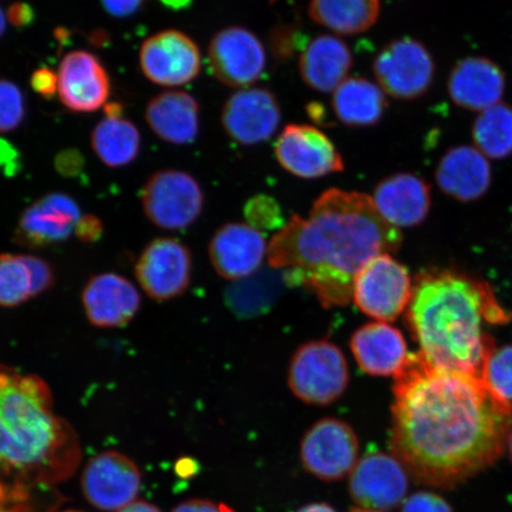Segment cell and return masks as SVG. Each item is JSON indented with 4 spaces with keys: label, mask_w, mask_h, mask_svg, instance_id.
<instances>
[{
    "label": "cell",
    "mask_w": 512,
    "mask_h": 512,
    "mask_svg": "<svg viewBox=\"0 0 512 512\" xmlns=\"http://www.w3.org/2000/svg\"><path fill=\"white\" fill-rule=\"evenodd\" d=\"M0 512H32V510L19 492L8 491L0 486Z\"/></svg>",
    "instance_id": "cell-41"
},
{
    "label": "cell",
    "mask_w": 512,
    "mask_h": 512,
    "mask_svg": "<svg viewBox=\"0 0 512 512\" xmlns=\"http://www.w3.org/2000/svg\"><path fill=\"white\" fill-rule=\"evenodd\" d=\"M352 54L341 38L320 35L307 44L299 57V73L306 86L317 92H334L348 79Z\"/></svg>",
    "instance_id": "cell-26"
},
{
    "label": "cell",
    "mask_w": 512,
    "mask_h": 512,
    "mask_svg": "<svg viewBox=\"0 0 512 512\" xmlns=\"http://www.w3.org/2000/svg\"><path fill=\"white\" fill-rule=\"evenodd\" d=\"M260 272L251 277L235 281L226 293L229 309L241 318L264 315L277 299L280 285H286L284 273Z\"/></svg>",
    "instance_id": "cell-30"
},
{
    "label": "cell",
    "mask_w": 512,
    "mask_h": 512,
    "mask_svg": "<svg viewBox=\"0 0 512 512\" xmlns=\"http://www.w3.org/2000/svg\"><path fill=\"white\" fill-rule=\"evenodd\" d=\"M63 512H82V511L68 510V511H63Z\"/></svg>",
    "instance_id": "cell-53"
},
{
    "label": "cell",
    "mask_w": 512,
    "mask_h": 512,
    "mask_svg": "<svg viewBox=\"0 0 512 512\" xmlns=\"http://www.w3.org/2000/svg\"><path fill=\"white\" fill-rule=\"evenodd\" d=\"M79 459L76 435L54 414L48 384L0 366V469L50 484L72 475Z\"/></svg>",
    "instance_id": "cell-4"
},
{
    "label": "cell",
    "mask_w": 512,
    "mask_h": 512,
    "mask_svg": "<svg viewBox=\"0 0 512 512\" xmlns=\"http://www.w3.org/2000/svg\"><path fill=\"white\" fill-rule=\"evenodd\" d=\"M350 512H382V511L369 510V509H363V508H354V509H351Z\"/></svg>",
    "instance_id": "cell-52"
},
{
    "label": "cell",
    "mask_w": 512,
    "mask_h": 512,
    "mask_svg": "<svg viewBox=\"0 0 512 512\" xmlns=\"http://www.w3.org/2000/svg\"><path fill=\"white\" fill-rule=\"evenodd\" d=\"M473 140L484 156L504 159L512 155V108L497 104L480 113L472 130Z\"/></svg>",
    "instance_id": "cell-31"
},
{
    "label": "cell",
    "mask_w": 512,
    "mask_h": 512,
    "mask_svg": "<svg viewBox=\"0 0 512 512\" xmlns=\"http://www.w3.org/2000/svg\"><path fill=\"white\" fill-rule=\"evenodd\" d=\"M208 59L211 73L223 85L248 88L266 68V51L260 38L241 27L223 29L211 38Z\"/></svg>",
    "instance_id": "cell-12"
},
{
    "label": "cell",
    "mask_w": 512,
    "mask_h": 512,
    "mask_svg": "<svg viewBox=\"0 0 512 512\" xmlns=\"http://www.w3.org/2000/svg\"><path fill=\"white\" fill-rule=\"evenodd\" d=\"M31 87L44 99H53L57 94V73L48 68L37 69L31 76Z\"/></svg>",
    "instance_id": "cell-38"
},
{
    "label": "cell",
    "mask_w": 512,
    "mask_h": 512,
    "mask_svg": "<svg viewBox=\"0 0 512 512\" xmlns=\"http://www.w3.org/2000/svg\"><path fill=\"white\" fill-rule=\"evenodd\" d=\"M145 78L162 87H181L194 81L202 68L201 51L190 36L168 29L150 36L139 51Z\"/></svg>",
    "instance_id": "cell-10"
},
{
    "label": "cell",
    "mask_w": 512,
    "mask_h": 512,
    "mask_svg": "<svg viewBox=\"0 0 512 512\" xmlns=\"http://www.w3.org/2000/svg\"><path fill=\"white\" fill-rule=\"evenodd\" d=\"M32 298V280L23 255L0 254V306L16 307Z\"/></svg>",
    "instance_id": "cell-32"
},
{
    "label": "cell",
    "mask_w": 512,
    "mask_h": 512,
    "mask_svg": "<svg viewBox=\"0 0 512 512\" xmlns=\"http://www.w3.org/2000/svg\"><path fill=\"white\" fill-rule=\"evenodd\" d=\"M508 317L488 285L444 271L416 281L406 322L420 354L434 368L482 377L486 358L495 348L483 323H502Z\"/></svg>",
    "instance_id": "cell-3"
},
{
    "label": "cell",
    "mask_w": 512,
    "mask_h": 512,
    "mask_svg": "<svg viewBox=\"0 0 512 512\" xmlns=\"http://www.w3.org/2000/svg\"><path fill=\"white\" fill-rule=\"evenodd\" d=\"M57 170L61 172V174L66 176L75 175L76 172L79 171L81 160H79L78 153L75 152H67L63 153V155L57 158Z\"/></svg>",
    "instance_id": "cell-44"
},
{
    "label": "cell",
    "mask_w": 512,
    "mask_h": 512,
    "mask_svg": "<svg viewBox=\"0 0 512 512\" xmlns=\"http://www.w3.org/2000/svg\"><path fill=\"white\" fill-rule=\"evenodd\" d=\"M57 95L63 106L74 113L99 111L110 99V75L94 54L70 51L57 70Z\"/></svg>",
    "instance_id": "cell-15"
},
{
    "label": "cell",
    "mask_w": 512,
    "mask_h": 512,
    "mask_svg": "<svg viewBox=\"0 0 512 512\" xmlns=\"http://www.w3.org/2000/svg\"><path fill=\"white\" fill-rule=\"evenodd\" d=\"M373 72L384 93L394 99L414 100L431 88L435 63L424 44L412 37H403L380 50Z\"/></svg>",
    "instance_id": "cell-8"
},
{
    "label": "cell",
    "mask_w": 512,
    "mask_h": 512,
    "mask_svg": "<svg viewBox=\"0 0 512 512\" xmlns=\"http://www.w3.org/2000/svg\"><path fill=\"white\" fill-rule=\"evenodd\" d=\"M174 512H234L224 505H217L203 499H191V501L179 504Z\"/></svg>",
    "instance_id": "cell-42"
},
{
    "label": "cell",
    "mask_w": 512,
    "mask_h": 512,
    "mask_svg": "<svg viewBox=\"0 0 512 512\" xmlns=\"http://www.w3.org/2000/svg\"><path fill=\"white\" fill-rule=\"evenodd\" d=\"M360 451L357 434L347 422L324 418L307 431L300 444V458L307 472L335 482L355 469Z\"/></svg>",
    "instance_id": "cell-9"
},
{
    "label": "cell",
    "mask_w": 512,
    "mask_h": 512,
    "mask_svg": "<svg viewBox=\"0 0 512 512\" xmlns=\"http://www.w3.org/2000/svg\"><path fill=\"white\" fill-rule=\"evenodd\" d=\"M371 198L383 219L398 229L419 226L432 204L430 185L408 172L384 178Z\"/></svg>",
    "instance_id": "cell-21"
},
{
    "label": "cell",
    "mask_w": 512,
    "mask_h": 512,
    "mask_svg": "<svg viewBox=\"0 0 512 512\" xmlns=\"http://www.w3.org/2000/svg\"><path fill=\"white\" fill-rule=\"evenodd\" d=\"M142 477L136 464L124 454L105 452L88 463L82 477L89 502L106 511L120 510L136 498Z\"/></svg>",
    "instance_id": "cell-17"
},
{
    "label": "cell",
    "mask_w": 512,
    "mask_h": 512,
    "mask_svg": "<svg viewBox=\"0 0 512 512\" xmlns=\"http://www.w3.org/2000/svg\"><path fill=\"white\" fill-rule=\"evenodd\" d=\"M297 512H337L334 508L326 503H312L300 508Z\"/></svg>",
    "instance_id": "cell-47"
},
{
    "label": "cell",
    "mask_w": 512,
    "mask_h": 512,
    "mask_svg": "<svg viewBox=\"0 0 512 512\" xmlns=\"http://www.w3.org/2000/svg\"><path fill=\"white\" fill-rule=\"evenodd\" d=\"M144 214L156 227L183 230L202 214L201 185L188 172L163 170L147 179L140 194Z\"/></svg>",
    "instance_id": "cell-6"
},
{
    "label": "cell",
    "mask_w": 512,
    "mask_h": 512,
    "mask_svg": "<svg viewBox=\"0 0 512 512\" xmlns=\"http://www.w3.org/2000/svg\"><path fill=\"white\" fill-rule=\"evenodd\" d=\"M245 216L249 226L258 230L285 226L279 204L271 196L258 195L251 198L246 204Z\"/></svg>",
    "instance_id": "cell-35"
},
{
    "label": "cell",
    "mask_w": 512,
    "mask_h": 512,
    "mask_svg": "<svg viewBox=\"0 0 512 512\" xmlns=\"http://www.w3.org/2000/svg\"><path fill=\"white\" fill-rule=\"evenodd\" d=\"M118 512H160V510L147 502H132Z\"/></svg>",
    "instance_id": "cell-46"
},
{
    "label": "cell",
    "mask_w": 512,
    "mask_h": 512,
    "mask_svg": "<svg viewBox=\"0 0 512 512\" xmlns=\"http://www.w3.org/2000/svg\"><path fill=\"white\" fill-rule=\"evenodd\" d=\"M447 88L454 104L483 112L501 101L505 76L495 62L485 57H467L453 68Z\"/></svg>",
    "instance_id": "cell-23"
},
{
    "label": "cell",
    "mask_w": 512,
    "mask_h": 512,
    "mask_svg": "<svg viewBox=\"0 0 512 512\" xmlns=\"http://www.w3.org/2000/svg\"><path fill=\"white\" fill-rule=\"evenodd\" d=\"M145 120L163 142L189 145L195 142L200 131V106L187 92L166 91L149 101Z\"/></svg>",
    "instance_id": "cell-25"
},
{
    "label": "cell",
    "mask_w": 512,
    "mask_h": 512,
    "mask_svg": "<svg viewBox=\"0 0 512 512\" xmlns=\"http://www.w3.org/2000/svg\"><path fill=\"white\" fill-rule=\"evenodd\" d=\"M81 211L72 197L53 192L32 203L19 219L15 239L19 245L43 248L75 234Z\"/></svg>",
    "instance_id": "cell-18"
},
{
    "label": "cell",
    "mask_w": 512,
    "mask_h": 512,
    "mask_svg": "<svg viewBox=\"0 0 512 512\" xmlns=\"http://www.w3.org/2000/svg\"><path fill=\"white\" fill-rule=\"evenodd\" d=\"M222 126L227 136L241 145H256L278 130L281 108L275 95L265 88H243L223 106Z\"/></svg>",
    "instance_id": "cell-16"
},
{
    "label": "cell",
    "mask_w": 512,
    "mask_h": 512,
    "mask_svg": "<svg viewBox=\"0 0 512 512\" xmlns=\"http://www.w3.org/2000/svg\"><path fill=\"white\" fill-rule=\"evenodd\" d=\"M192 258L187 246L170 238L153 240L136 264V278L143 290L157 302H168L188 290Z\"/></svg>",
    "instance_id": "cell-13"
},
{
    "label": "cell",
    "mask_w": 512,
    "mask_h": 512,
    "mask_svg": "<svg viewBox=\"0 0 512 512\" xmlns=\"http://www.w3.org/2000/svg\"><path fill=\"white\" fill-rule=\"evenodd\" d=\"M380 0H310L313 22L338 35H360L379 21Z\"/></svg>",
    "instance_id": "cell-28"
},
{
    "label": "cell",
    "mask_w": 512,
    "mask_h": 512,
    "mask_svg": "<svg viewBox=\"0 0 512 512\" xmlns=\"http://www.w3.org/2000/svg\"><path fill=\"white\" fill-rule=\"evenodd\" d=\"M268 245L260 230L248 223H227L217 229L209 245L211 265L220 277L239 281L260 270Z\"/></svg>",
    "instance_id": "cell-19"
},
{
    "label": "cell",
    "mask_w": 512,
    "mask_h": 512,
    "mask_svg": "<svg viewBox=\"0 0 512 512\" xmlns=\"http://www.w3.org/2000/svg\"><path fill=\"white\" fill-rule=\"evenodd\" d=\"M274 153L281 168L303 179L339 174L345 169L335 144L315 126L287 125L275 143Z\"/></svg>",
    "instance_id": "cell-11"
},
{
    "label": "cell",
    "mask_w": 512,
    "mask_h": 512,
    "mask_svg": "<svg viewBox=\"0 0 512 512\" xmlns=\"http://www.w3.org/2000/svg\"><path fill=\"white\" fill-rule=\"evenodd\" d=\"M309 114L313 121H316L319 125L325 123V115L323 114V107L318 104H311Z\"/></svg>",
    "instance_id": "cell-48"
},
{
    "label": "cell",
    "mask_w": 512,
    "mask_h": 512,
    "mask_svg": "<svg viewBox=\"0 0 512 512\" xmlns=\"http://www.w3.org/2000/svg\"><path fill=\"white\" fill-rule=\"evenodd\" d=\"M8 19L15 27H25L34 21V11L28 4L16 3L9 9Z\"/></svg>",
    "instance_id": "cell-43"
},
{
    "label": "cell",
    "mask_w": 512,
    "mask_h": 512,
    "mask_svg": "<svg viewBox=\"0 0 512 512\" xmlns=\"http://www.w3.org/2000/svg\"><path fill=\"white\" fill-rule=\"evenodd\" d=\"M400 229L390 226L373 198L332 188L313 203L306 219L294 215L268 243V265L286 285H302L325 309L347 306L357 275L384 253L399 251Z\"/></svg>",
    "instance_id": "cell-2"
},
{
    "label": "cell",
    "mask_w": 512,
    "mask_h": 512,
    "mask_svg": "<svg viewBox=\"0 0 512 512\" xmlns=\"http://www.w3.org/2000/svg\"><path fill=\"white\" fill-rule=\"evenodd\" d=\"M408 472L398 458L382 452L367 453L350 476V495L363 509L393 510L405 499Z\"/></svg>",
    "instance_id": "cell-14"
},
{
    "label": "cell",
    "mask_w": 512,
    "mask_h": 512,
    "mask_svg": "<svg viewBox=\"0 0 512 512\" xmlns=\"http://www.w3.org/2000/svg\"><path fill=\"white\" fill-rule=\"evenodd\" d=\"M349 380L347 358L328 341L303 344L288 368L291 392L309 405L326 406L341 399Z\"/></svg>",
    "instance_id": "cell-5"
},
{
    "label": "cell",
    "mask_w": 512,
    "mask_h": 512,
    "mask_svg": "<svg viewBox=\"0 0 512 512\" xmlns=\"http://www.w3.org/2000/svg\"><path fill=\"white\" fill-rule=\"evenodd\" d=\"M507 447H508V451H509V457H510V460H511V463H512V428H511V431H510V433L508 435Z\"/></svg>",
    "instance_id": "cell-51"
},
{
    "label": "cell",
    "mask_w": 512,
    "mask_h": 512,
    "mask_svg": "<svg viewBox=\"0 0 512 512\" xmlns=\"http://www.w3.org/2000/svg\"><path fill=\"white\" fill-rule=\"evenodd\" d=\"M30 270L32 280V298L41 296L55 284V273L46 260L34 255H23Z\"/></svg>",
    "instance_id": "cell-36"
},
{
    "label": "cell",
    "mask_w": 512,
    "mask_h": 512,
    "mask_svg": "<svg viewBox=\"0 0 512 512\" xmlns=\"http://www.w3.org/2000/svg\"><path fill=\"white\" fill-rule=\"evenodd\" d=\"M332 93V108L337 119L345 126H375L386 114V93L367 79L348 78Z\"/></svg>",
    "instance_id": "cell-27"
},
{
    "label": "cell",
    "mask_w": 512,
    "mask_h": 512,
    "mask_svg": "<svg viewBox=\"0 0 512 512\" xmlns=\"http://www.w3.org/2000/svg\"><path fill=\"white\" fill-rule=\"evenodd\" d=\"M92 149L110 168H123L137 159L142 138L138 127L124 117H105L94 127Z\"/></svg>",
    "instance_id": "cell-29"
},
{
    "label": "cell",
    "mask_w": 512,
    "mask_h": 512,
    "mask_svg": "<svg viewBox=\"0 0 512 512\" xmlns=\"http://www.w3.org/2000/svg\"><path fill=\"white\" fill-rule=\"evenodd\" d=\"M18 156L17 151L5 140L0 139V166H6L11 169Z\"/></svg>",
    "instance_id": "cell-45"
},
{
    "label": "cell",
    "mask_w": 512,
    "mask_h": 512,
    "mask_svg": "<svg viewBox=\"0 0 512 512\" xmlns=\"http://www.w3.org/2000/svg\"><path fill=\"white\" fill-rule=\"evenodd\" d=\"M482 377L492 392L512 403V344L490 351Z\"/></svg>",
    "instance_id": "cell-33"
},
{
    "label": "cell",
    "mask_w": 512,
    "mask_h": 512,
    "mask_svg": "<svg viewBox=\"0 0 512 512\" xmlns=\"http://www.w3.org/2000/svg\"><path fill=\"white\" fill-rule=\"evenodd\" d=\"M104 228L98 217L87 215L81 217L75 229L76 238L83 242H94L101 238Z\"/></svg>",
    "instance_id": "cell-40"
},
{
    "label": "cell",
    "mask_w": 512,
    "mask_h": 512,
    "mask_svg": "<svg viewBox=\"0 0 512 512\" xmlns=\"http://www.w3.org/2000/svg\"><path fill=\"white\" fill-rule=\"evenodd\" d=\"M401 512H453L443 497L433 492H416L403 502Z\"/></svg>",
    "instance_id": "cell-37"
},
{
    "label": "cell",
    "mask_w": 512,
    "mask_h": 512,
    "mask_svg": "<svg viewBox=\"0 0 512 512\" xmlns=\"http://www.w3.org/2000/svg\"><path fill=\"white\" fill-rule=\"evenodd\" d=\"M435 178L446 195L460 202L477 201L490 188L491 166L478 149L460 145L440 159Z\"/></svg>",
    "instance_id": "cell-24"
},
{
    "label": "cell",
    "mask_w": 512,
    "mask_h": 512,
    "mask_svg": "<svg viewBox=\"0 0 512 512\" xmlns=\"http://www.w3.org/2000/svg\"><path fill=\"white\" fill-rule=\"evenodd\" d=\"M411 275L390 253L376 256L357 275L354 302L358 310L379 322H394L411 303Z\"/></svg>",
    "instance_id": "cell-7"
},
{
    "label": "cell",
    "mask_w": 512,
    "mask_h": 512,
    "mask_svg": "<svg viewBox=\"0 0 512 512\" xmlns=\"http://www.w3.org/2000/svg\"><path fill=\"white\" fill-rule=\"evenodd\" d=\"M350 348L358 367L370 376H395L409 357L401 331L383 322L357 329L351 336Z\"/></svg>",
    "instance_id": "cell-22"
},
{
    "label": "cell",
    "mask_w": 512,
    "mask_h": 512,
    "mask_svg": "<svg viewBox=\"0 0 512 512\" xmlns=\"http://www.w3.org/2000/svg\"><path fill=\"white\" fill-rule=\"evenodd\" d=\"M390 448L415 483L453 489L496 464L512 428V403L482 377L434 368L409 354L394 376Z\"/></svg>",
    "instance_id": "cell-1"
},
{
    "label": "cell",
    "mask_w": 512,
    "mask_h": 512,
    "mask_svg": "<svg viewBox=\"0 0 512 512\" xmlns=\"http://www.w3.org/2000/svg\"><path fill=\"white\" fill-rule=\"evenodd\" d=\"M162 2L170 8L182 9L188 6L191 0H162Z\"/></svg>",
    "instance_id": "cell-49"
},
{
    "label": "cell",
    "mask_w": 512,
    "mask_h": 512,
    "mask_svg": "<svg viewBox=\"0 0 512 512\" xmlns=\"http://www.w3.org/2000/svg\"><path fill=\"white\" fill-rule=\"evenodd\" d=\"M88 322L101 329L123 328L137 316L142 299L130 280L115 273L96 275L82 292Z\"/></svg>",
    "instance_id": "cell-20"
},
{
    "label": "cell",
    "mask_w": 512,
    "mask_h": 512,
    "mask_svg": "<svg viewBox=\"0 0 512 512\" xmlns=\"http://www.w3.org/2000/svg\"><path fill=\"white\" fill-rule=\"evenodd\" d=\"M5 30H6V17H5V14H4L2 8H0V38L3 37Z\"/></svg>",
    "instance_id": "cell-50"
},
{
    "label": "cell",
    "mask_w": 512,
    "mask_h": 512,
    "mask_svg": "<svg viewBox=\"0 0 512 512\" xmlns=\"http://www.w3.org/2000/svg\"><path fill=\"white\" fill-rule=\"evenodd\" d=\"M146 0H101L108 15L115 18H126L136 14Z\"/></svg>",
    "instance_id": "cell-39"
},
{
    "label": "cell",
    "mask_w": 512,
    "mask_h": 512,
    "mask_svg": "<svg viewBox=\"0 0 512 512\" xmlns=\"http://www.w3.org/2000/svg\"><path fill=\"white\" fill-rule=\"evenodd\" d=\"M25 117L24 96L9 80H0V133L17 130Z\"/></svg>",
    "instance_id": "cell-34"
}]
</instances>
